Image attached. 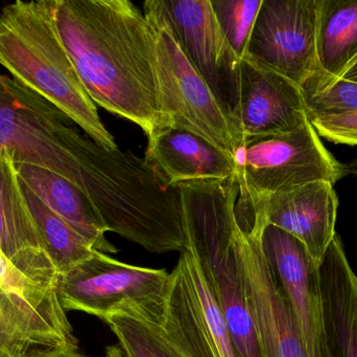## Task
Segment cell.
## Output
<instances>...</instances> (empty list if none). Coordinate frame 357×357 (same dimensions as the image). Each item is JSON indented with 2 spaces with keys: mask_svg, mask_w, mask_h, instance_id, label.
<instances>
[{
  "mask_svg": "<svg viewBox=\"0 0 357 357\" xmlns=\"http://www.w3.org/2000/svg\"><path fill=\"white\" fill-rule=\"evenodd\" d=\"M169 272L142 268L96 252L58 275L56 296L65 312H82L104 322L119 309L133 310L160 324Z\"/></svg>",
  "mask_w": 357,
  "mask_h": 357,
  "instance_id": "obj_7",
  "label": "cell"
},
{
  "mask_svg": "<svg viewBox=\"0 0 357 357\" xmlns=\"http://www.w3.org/2000/svg\"><path fill=\"white\" fill-rule=\"evenodd\" d=\"M185 245L195 252L218 302L237 357H262L237 265L236 175L178 184Z\"/></svg>",
  "mask_w": 357,
  "mask_h": 357,
  "instance_id": "obj_3",
  "label": "cell"
},
{
  "mask_svg": "<svg viewBox=\"0 0 357 357\" xmlns=\"http://www.w3.org/2000/svg\"><path fill=\"white\" fill-rule=\"evenodd\" d=\"M77 347L62 306L33 305L0 287V357H31Z\"/></svg>",
  "mask_w": 357,
  "mask_h": 357,
  "instance_id": "obj_16",
  "label": "cell"
},
{
  "mask_svg": "<svg viewBox=\"0 0 357 357\" xmlns=\"http://www.w3.org/2000/svg\"><path fill=\"white\" fill-rule=\"evenodd\" d=\"M0 254L27 272L58 280L23 194L16 166L4 149H0Z\"/></svg>",
  "mask_w": 357,
  "mask_h": 357,
  "instance_id": "obj_15",
  "label": "cell"
},
{
  "mask_svg": "<svg viewBox=\"0 0 357 357\" xmlns=\"http://www.w3.org/2000/svg\"><path fill=\"white\" fill-rule=\"evenodd\" d=\"M234 165L238 217L251 215L273 195L321 180L335 184L347 175L310 119L295 131L243 138Z\"/></svg>",
  "mask_w": 357,
  "mask_h": 357,
  "instance_id": "obj_4",
  "label": "cell"
},
{
  "mask_svg": "<svg viewBox=\"0 0 357 357\" xmlns=\"http://www.w3.org/2000/svg\"><path fill=\"white\" fill-rule=\"evenodd\" d=\"M341 78H344V79L351 80V81L357 82V64L356 66L352 67L351 69L347 71V73H344Z\"/></svg>",
  "mask_w": 357,
  "mask_h": 357,
  "instance_id": "obj_29",
  "label": "cell"
},
{
  "mask_svg": "<svg viewBox=\"0 0 357 357\" xmlns=\"http://www.w3.org/2000/svg\"><path fill=\"white\" fill-rule=\"evenodd\" d=\"M331 357H357V276L335 235L319 268Z\"/></svg>",
  "mask_w": 357,
  "mask_h": 357,
  "instance_id": "obj_18",
  "label": "cell"
},
{
  "mask_svg": "<svg viewBox=\"0 0 357 357\" xmlns=\"http://www.w3.org/2000/svg\"><path fill=\"white\" fill-rule=\"evenodd\" d=\"M234 122L241 140L295 131L308 122L301 88L243 58L239 61Z\"/></svg>",
  "mask_w": 357,
  "mask_h": 357,
  "instance_id": "obj_13",
  "label": "cell"
},
{
  "mask_svg": "<svg viewBox=\"0 0 357 357\" xmlns=\"http://www.w3.org/2000/svg\"><path fill=\"white\" fill-rule=\"evenodd\" d=\"M62 110L10 75H0V149L14 163L75 180L90 138Z\"/></svg>",
  "mask_w": 357,
  "mask_h": 357,
  "instance_id": "obj_6",
  "label": "cell"
},
{
  "mask_svg": "<svg viewBox=\"0 0 357 357\" xmlns=\"http://www.w3.org/2000/svg\"><path fill=\"white\" fill-rule=\"evenodd\" d=\"M216 21L238 60L247 54L262 0H210Z\"/></svg>",
  "mask_w": 357,
  "mask_h": 357,
  "instance_id": "obj_24",
  "label": "cell"
},
{
  "mask_svg": "<svg viewBox=\"0 0 357 357\" xmlns=\"http://www.w3.org/2000/svg\"><path fill=\"white\" fill-rule=\"evenodd\" d=\"M0 65L58 107L94 142L117 148L59 37L54 0H17L0 8Z\"/></svg>",
  "mask_w": 357,
  "mask_h": 357,
  "instance_id": "obj_2",
  "label": "cell"
},
{
  "mask_svg": "<svg viewBox=\"0 0 357 357\" xmlns=\"http://www.w3.org/2000/svg\"><path fill=\"white\" fill-rule=\"evenodd\" d=\"M126 357H182L163 337L158 323L126 308L105 319Z\"/></svg>",
  "mask_w": 357,
  "mask_h": 357,
  "instance_id": "obj_22",
  "label": "cell"
},
{
  "mask_svg": "<svg viewBox=\"0 0 357 357\" xmlns=\"http://www.w3.org/2000/svg\"><path fill=\"white\" fill-rule=\"evenodd\" d=\"M146 161L173 187L235 174L234 161L226 153L202 136L176 128H165L149 140Z\"/></svg>",
  "mask_w": 357,
  "mask_h": 357,
  "instance_id": "obj_17",
  "label": "cell"
},
{
  "mask_svg": "<svg viewBox=\"0 0 357 357\" xmlns=\"http://www.w3.org/2000/svg\"><path fill=\"white\" fill-rule=\"evenodd\" d=\"M335 184L314 182L273 195L241 220L259 218L297 239L312 263L320 268L337 232L339 197Z\"/></svg>",
  "mask_w": 357,
  "mask_h": 357,
  "instance_id": "obj_14",
  "label": "cell"
},
{
  "mask_svg": "<svg viewBox=\"0 0 357 357\" xmlns=\"http://www.w3.org/2000/svg\"><path fill=\"white\" fill-rule=\"evenodd\" d=\"M21 186L44 247L58 275L89 259L98 252L75 228L52 212L24 182H21Z\"/></svg>",
  "mask_w": 357,
  "mask_h": 357,
  "instance_id": "obj_21",
  "label": "cell"
},
{
  "mask_svg": "<svg viewBox=\"0 0 357 357\" xmlns=\"http://www.w3.org/2000/svg\"><path fill=\"white\" fill-rule=\"evenodd\" d=\"M308 115L357 111V82L319 71L301 86Z\"/></svg>",
  "mask_w": 357,
  "mask_h": 357,
  "instance_id": "obj_23",
  "label": "cell"
},
{
  "mask_svg": "<svg viewBox=\"0 0 357 357\" xmlns=\"http://www.w3.org/2000/svg\"><path fill=\"white\" fill-rule=\"evenodd\" d=\"M357 56V0H321L318 58L321 71L341 78Z\"/></svg>",
  "mask_w": 357,
  "mask_h": 357,
  "instance_id": "obj_20",
  "label": "cell"
},
{
  "mask_svg": "<svg viewBox=\"0 0 357 357\" xmlns=\"http://www.w3.org/2000/svg\"><path fill=\"white\" fill-rule=\"evenodd\" d=\"M157 4L169 21L185 56L234 122L241 60L222 35L211 1L157 0Z\"/></svg>",
  "mask_w": 357,
  "mask_h": 357,
  "instance_id": "obj_11",
  "label": "cell"
},
{
  "mask_svg": "<svg viewBox=\"0 0 357 357\" xmlns=\"http://www.w3.org/2000/svg\"><path fill=\"white\" fill-rule=\"evenodd\" d=\"M105 357H126L123 349L119 347V344L116 345L108 346L106 349Z\"/></svg>",
  "mask_w": 357,
  "mask_h": 357,
  "instance_id": "obj_28",
  "label": "cell"
},
{
  "mask_svg": "<svg viewBox=\"0 0 357 357\" xmlns=\"http://www.w3.org/2000/svg\"><path fill=\"white\" fill-rule=\"evenodd\" d=\"M59 37L94 104L133 122L148 140L162 130L155 37L129 0H54Z\"/></svg>",
  "mask_w": 357,
  "mask_h": 357,
  "instance_id": "obj_1",
  "label": "cell"
},
{
  "mask_svg": "<svg viewBox=\"0 0 357 357\" xmlns=\"http://www.w3.org/2000/svg\"><path fill=\"white\" fill-rule=\"evenodd\" d=\"M356 64H357V56L356 57V59H354V60L352 61L351 64H350V66L348 67L347 71H349V69H351L352 67L356 66ZM347 71H346V73H347Z\"/></svg>",
  "mask_w": 357,
  "mask_h": 357,
  "instance_id": "obj_30",
  "label": "cell"
},
{
  "mask_svg": "<svg viewBox=\"0 0 357 357\" xmlns=\"http://www.w3.org/2000/svg\"><path fill=\"white\" fill-rule=\"evenodd\" d=\"M321 0H262L245 58L301 87L321 71Z\"/></svg>",
  "mask_w": 357,
  "mask_h": 357,
  "instance_id": "obj_10",
  "label": "cell"
},
{
  "mask_svg": "<svg viewBox=\"0 0 357 357\" xmlns=\"http://www.w3.org/2000/svg\"><path fill=\"white\" fill-rule=\"evenodd\" d=\"M262 247L299 327L308 357H331L319 268L297 239L276 226H264Z\"/></svg>",
  "mask_w": 357,
  "mask_h": 357,
  "instance_id": "obj_12",
  "label": "cell"
},
{
  "mask_svg": "<svg viewBox=\"0 0 357 357\" xmlns=\"http://www.w3.org/2000/svg\"><path fill=\"white\" fill-rule=\"evenodd\" d=\"M159 326L182 357H237L201 263L186 245L169 274Z\"/></svg>",
  "mask_w": 357,
  "mask_h": 357,
  "instance_id": "obj_8",
  "label": "cell"
},
{
  "mask_svg": "<svg viewBox=\"0 0 357 357\" xmlns=\"http://www.w3.org/2000/svg\"><path fill=\"white\" fill-rule=\"evenodd\" d=\"M307 117L320 138L335 144L357 146V111Z\"/></svg>",
  "mask_w": 357,
  "mask_h": 357,
  "instance_id": "obj_26",
  "label": "cell"
},
{
  "mask_svg": "<svg viewBox=\"0 0 357 357\" xmlns=\"http://www.w3.org/2000/svg\"><path fill=\"white\" fill-rule=\"evenodd\" d=\"M24 182L52 212L83 236L96 251L117 254L119 249L107 239L106 226L87 195L66 178L35 166L16 163Z\"/></svg>",
  "mask_w": 357,
  "mask_h": 357,
  "instance_id": "obj_19",
  "label": "cell"
},
{
  "mask_svg": "<svg viewBox=\"0 0 357 357\" xmlns=\"http://www.w3.org/2000/svg\"><path fill=\"white\" fill-rule=\"evenodd\" d=\"M144 6L155 37L162 129L197 134L234 161L241 143L236 125L185 56L157 0H148Z\"/></svg>",
  "mask_w": 357,
  "mask_h": 357,
  "instance_id": "obj_5",
  "label": "cell"
},
{
  "mask_svg": "<svg viewBox=\"0 0 357 357\" xmlns=\"http://www.w3.org/2000/svg\"><path fill=\"white\" fill-rule=\"evenodd\" d=\"M0 287L15 293L33 305L61 306L56 296V281L27 272L0 254ZM63 308V307H62Z\"/></svg>",
  "mask_w": 357,
  "mask_h": 357,
  "instance_id": "obj_25",
  "label": "cell"
},
{
  "mask_svg": "<svg viewBox=\"0 0 357 357\" xmlns=\"http://www.w3.org/2000/svg\"><path fill=\"white\" fill-rule=\"evenodd\" d=\"M31 357H86L79 351L77 348H66V349L50 350Z\"/></svg>",
  "mask_w": 357,
  "mask_h": 357,
  "instance_id": "obj_27",
  "label": "cell"
},
{
  "mask_svg": "<svg viewBox=\"0 0 357 357\" xmlns=\"http://www.w3.org/2000/svg\"><path fill=\"white\" fill-rule=\"evenodd\" d=\"M264 226L257 219L238 221L234 233L237 265L262 357H308L299 327L264 254Z\"/></svg>",
  "mask_w": 357,
  "mask_h": 357,
  "instance_id": "obj_9",
  "label": "cell"
}]
</instances>
